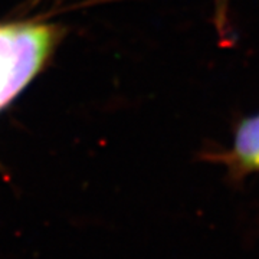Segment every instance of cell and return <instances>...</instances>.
Wrapping results in <instances>:
<instances>
[{"mask_svg":"<svg viewBox=\"0 0 259 259\" xmlns=\"http://www.w3.org/2000/svg\"><path fill=\"white\" fill-rule=\"evenodd\" d=\"M59 29L37 22L0 25V110L36 76L51 56Z\"/></svg>","mask_w":259,"mask_h":259,"instance_id":"cell-1","label":"cell"},{"mask_svg":"<svg viewBox=\"0 0 259 259\" xmlns=\"http://www.w3.org/2000/svg\"><path fill=\"white\" fill-rule=\"evenodd\" d=\"M209 160L226 168V179L241 187L252 175L259 173V112L238 120L231 147L209 154Z\"/></svg>","mask_w":259,"mask_h":259,"instance_id":"cell-2","label":"cell"}]
</instances>
